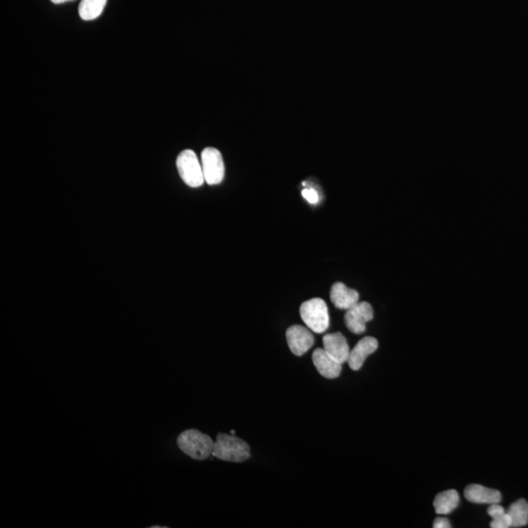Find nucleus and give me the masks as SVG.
Here are the masks:
<instances>
[{
    "instance_id": "nucleus-1",
    "label": "nucleus",
    "mask_w": 528,
    "mask_h": 528,
    "mask_svg": "<svg viewBox=\"0 0 528 528\" xmlns=\"http://www.w3.org/2000/svg\"><path fill=\"white\" fill-rule=\"evenodd\" d=\"M212 456L222 461L242 463L251 458L249 444L235 434H219Z\"/></svg>"
},
{
    "instance_id": "nucleus-2",
    "label": "nucleus",
    "mask_w": 528,
    "mask_h": 528,
    "mask_svg": "<svg viewBox=\"0 0 528 528\" xmlns=\"http://www.w3.org/2000/svg\"><path fill=\"white\" fill-rule=\"evenodd\" d=\"M179 449L187 456L197 461L208 459L214 448V441L211 436L198 431V429H187L179 434L178 438Z\"/></svg>"
},
{
    "instance_id": "nucleus-3",
    "label": "nucleus",
    "mask_w": 528,
    "mask_h": 528,
    "mask_svg": "<svg viewBox=\"0 0 528 528\" xmlns=\"http://www.w3.org/2000/svg\"><path fill=\"white\" fill-rule=\"evenodd\" d=\"M300 317L308 329L314 333H322L329 328V312L326 302L319 297L307 300L300 305Z\"/></svg>"
},
{
    "instance_id": "nucleus-4",
    "label": "nucleus",
    "mask_w": 528,
    "mask_h": 528,
    "mask_svg": "<svg viewBox=\"0 0 528 528\" xmlns=\"http://www.w3.org/2000/svg\"><path fill=\"white\" fill-rule=\"evenodd\" d=\"M179 176L184 183L192 188H198L204 182L203 168L195 152L184 150L176 159Z\"/></svg>"
},
{
    "instance_id": "nucleus-5",
    "label": "nucleus",
    "mask_w": 528,
    "mask_h": 528,
    "mask_svg": "<svg viewBox=\"0 0 528 528\" xmlns=\"http://www.w3.org/2000/svg\"><path fill=\"white\" fill-rule=\"evenodd\" d=\"M201 164L204 182L209 185L221 183L226 176V166L221 152L212 147L204 149L202 152Z\"/></svg>"
},
{
    "instance_id": "nucleus-6",
    "label": "nucleus",
    "mask_w": 528,
    "mask_h": 528,
    "mask_svg": "<svg viewBox=\"0 0 528 528\" xmlns=\"http://www.w3.org/2000/svg\"><path fill=\"white\" fill-rule=\"evenodd\" d=\"M374 312L372 305L369 302L356 303L355 307L347 310L345 315V323L348 329L355 335H360L366 331V325L372 321Z\"/></svg>"
},
{
    "instance_id": "nucleus-7",
    "label": "nucleus",
    "mask_w": 528,
    "mask_h": 528,
    "mask_svg": "<svg viewBox=\"0 0 528 528\" xmlns=\"http://www.w3.org/2000/svg\"><path fill=\"white\" fill-rule=\"evenodd\" d=\"M288 345L295 355L302 356L314 345V337L307 328L300 325L290 326L286 332Z\"/></svg>"
},
{
    "instance_id": "nucleus-8",
    "label": "nucleus",
    "mask_w": 528,
    "mask_h": 528,
    "mask_svg": "<svg viewBox=\"0 0 528 528\" xmlns=\"http://www.w3.org/2000/svg\"><path fill=\"white\" fill-rule=\"evenodd\" d=\"M323 345L328 355L333 360L343 364L348 362L350 357V347L342 333H327L323 337Z\"/></svg>"
},
{
    "instance_id": "nucleus-9",
    "label": "nucleus",
    "mask_w": 528,
    "mask_h": 528,
    "mask_svg": "<svg viewBox=\"0 0 528 528\" xmlns=\"http://www.w3.org/2000/svg\"><path fill=\"white\" fill-rule=\"evenodd\" d=\"M313 364L321 376L326 379H336L340 375L343 364L333 360L324 348H317L312 355Z\"/></svg>"
},
{
    "instance_id": "nucleus-10",
    "label": "nucleus",
    "mask_w": 528,
    "mask_h": 528,
    "mask_svg": "<svg viewBox=\"0 0 528 528\" xmlns=\"http://www.w3.org/2000/svg\"><path fill=\"white\" fill-rule=\"evenodd\" d=\"M379 343L375 338L365 337L360 340L352 350H350L348 357V365L353 371L360 370L369 355L378 350Z\"/></svg>"
},
{
    "instance_id": "nucleus-11",
    "label": "nucleus",
    "mask_w": 528,
    "mask_h": 528,
    "mask_svg": "<svg viewBox=\"0 0 528 528\" xmlns=\"http://www.w3.org/2000/svg\"><path fill=\"white\" fill-rule=\"evenodd\" d=\"M330 299L338 309L348 310L360 302V294L357 290L350 289L343 283L338 282L331 289Z\"/></svg>"
},
{
    "instance_id": "nucleus-12",
    "label": "nucleus",
    "mask_w": 528,
    "mask_h": 528,
    "mask_svg": "<svg viewBox=\"0 0 528 528\" xmlns=\"http://www.w3.org/2000/svg\"><path fill=\"white\" fill-rule=\"evenodd\" d=\"M465 498L477 504H495L501 501L498 490L487 489L479 484H471L465 489Z\"/></svg>"
},
{
    "instance_id": "nucleus-13",
    "label": "nucleus",
    "mask_w": 528,
    "mask_h": 528,
    "mask_svg": "<svg viewBox=\"0 0 528 528\" xmlns=\"http://www.w3.org/2000/svg\"><path fill=\"white\" fill-rule=\"evenodd\" d=\"M460 497L456 490H447L436 495L434 501V509L438 515H446L459 506Z\"/></svg>"
},
{
    "instance_id": "nucleus-14",
    "label": "nucleus",
    "mask_w": 528,
    "mask_h": 528,
    "mask_svg": "<svg viewBox=\"0 0 528 528\" xmlns=\"http://www.w3.org/2000/svg\"><path fill=\"white\" fill-rule=\"evenodd\" d=\"M108 0H82L78 7V14L85 21H92L101 16Z\"/></svg>"
},
{
    "instance_id": "nucleus-15",
    "label": "nucleus",
    "mask_w": 528,
    "mask_h": 528,
    "mask_svg": "<svg viewBox=\"0 0 528 528\" xmlns=\"http://www.w3.org/2000/svg\"><path fill=\"white\" fill-rule=\"evenodd\" d=\"M512 520V527H522L528 524V503L524 499L512 503L508 510Z\"/></svg>"
},
{
    "instance_id": "nucleus-16",
    "label": "nucleus",
    "mask_w": 528,
    "mask_h": 528,
    "mask_svg": "<svg viewBox=\"0 0 528 528\" xmlns=\"http://www.w3.org/2000/svg\"><path fill=\"white\" fill-rule=\"evenodd\" d=\"M490 527L492 528H509L512 527V520L508 512L500 515L498 517H495L492 519Z\"/></svg>"
},
{
    "instance_id": "nucleus-17",
    "label": "nucleus",
    "mask_w": 528,
    "mask_h": 528,
    "mask_svg": "<svg viewBox=\"0 0 528 528\" xmlns=\"http://www.w3.org/2000/svg\"><path fill=\"white\" fill-rule=\"evenodd\" d=\"M302 195L310 204H317L318 201H319V196H318L317 192L312 188L305 189L302 192Z\"/></svg>"
},
{
    "instance_id": "nucleus-18",
    "label": "nucleus",
    "mask_w": 528,
    "mask_h": 528,
    "mask_svg": "<svg viewBox=\"0 0 528 528\" xmlns=\"http://www.w3.org/2000/svg\"><path fill=\"white\" fill-rule=\"evenodd\" d=\"M434 528H450V522L446 517H436L434 522Z\"/></svg>"
},
{
    "instance_id": "nucleus-19",
    "label": "nucleus",
    "mask_w": 528,
    "mask_h": 528,
    "mask_svg": "<svg viewBox=\"0 0 528 528\" xmlns=\"http://www.w3.org/2000/svg\"><path fill=\"white\" fill-rule=\"evenodd\" d=\"M51 1L54 4H65V2L73 1V0H51Z\"/></svg>"
}]
</instances>
